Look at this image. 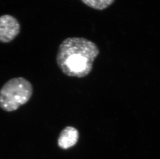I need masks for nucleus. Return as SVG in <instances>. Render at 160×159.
<instances>
[{
	"label": "nucleus",
	"mask_w": 160,
	"mask_h": 159,
	"mask_svg": "<svg viewBox=\"0 0 160 159\" xmlns=\"http://www.w3.org/2000/svg\"><path fill=\"white\" fill-rule=\"evenodd\" d=\"M99 53L98 47L92 41L82 37L67 38L59 45L56 62L65 75L82 78L92 71Z\"/></svg>",
	"instance_id": "1"
},
{
	"label": "nucleus",
	"mask_w": 160,
	"mask_h": 159,
	"mask_svg": "<svg viewBox=\"0 0 160 159\" xmlns=\"http://www.w3.org/2000/svg\"><path fill=\"white\" fill-rule=\"evenodd\" d=\"M33 92L29 80L23 77L11 79L0 89V108L8 112L16 111L30 100Z\"/></svg>",
	"instance_id": "2"
},
{
	"label": "nucleus",
	"mask_w": 160,
	"mask_h": 159,
	"mask_svg": "<svg viewBox=\"0 0 160 159\" xmlns=\"http://www.w3.org/2000/svg\"><path fill=\"white\" fill-rule=\"evenodd\" d=\"M20 24L17 18L10 15L0 16V42L9 43L20 32Z\"/></svg>",
	"instance_id": "3"
},
{
	"label": "nucleus",
	"mask_w": 160,
	"mask_h": 159,
	"mask_svg": "<svg viewBox=\"0 0 160 159\" xmlns=\"http://www.w3.org/2000/svg\"><path fill=\"white\" fill-rule=\"evenodd\" d=\"M78 131L76 128L68 126L60 132L58 139V145L62 149H68L77 144L78 141Z\"/></svg>",
	"instance_id": "4"
},
{
	"label": "nucleus",
	"mask_w": 160,
	"mask_h": 159,
	"mask_svg": "<svg viewBox=\"0 0 160 159\" xmlns=\"http://www.w3.org/2000/svg\"><path fill=\"white\" fill-rule=\"evenodd\" d=\"M90 7L97 10H104L113 4L115 0H80Z\"/></svg>",
	"instance_id": "5"
}]
</instances>
